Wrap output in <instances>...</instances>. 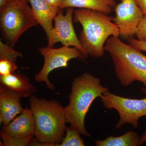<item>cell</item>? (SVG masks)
I'll list each match as a JSON object with an SVG mask.
<instances>
[{
	"label": "cell",
	"mask_w": 146,
	"mask_h": 146,
	"mask_svg": "<svg viewBox=\"0 0 146 146\" xmlns=\"http://www.w3.org/2000/svg\"><path fill=\"white\" fill-rule=\"evenodd\" d=\"M73 21L82 27L79 39L87 57H102L107 39L111 36H120L119 29L112 17L97 11L78 9L74 11Z\"/></svg>",
	"instance_id": "obj_1"
},
{
	"label": "cell",
	"mask_w": 146,
	"mask_h": 146,
	"mask_svg": "<svg viewBox=\"0 0 146 146\" xmlns=\"http://www.w3.org/2000/svg\"><path fill=\"white\" fill-rule=\"evenodd\" d=\"M29 101L35 141L42 146H59L67 128L64 108L57 101L46 100L33 95L29 97Z\"/></svg>",
	"instance_id": "obj_2"
},
{
	"label": "cell",
	"mask_w": 146,
	"mask_h": 146,
	"mask_svg": "<svg viewBox=\"0 0 146 146\" xmlns=\"http://www.w3.org/2000/svg\"><path fill=\"white\" fill-rule=\"evenodd\" d=\"M104 50L112 58L121 85L127 87L134 82H140L144 86L141 91L146 95V56L133 46L123 42L118 36L110 37Z\"/></svg>",
	"instance_id": "obj_3"
},
{
	"label": "cell",
	"mask_w": 146,
	"mask_h": 146,
	"mask_svg": "<svg viewBox=\"0 0 146 146\" xmlns=\"http://www.w3.org/2000/svg\"><path fill=\"white\" fill-rule=\"evenodd\" d=\"M108 91L99 78L90 73H83L74 79L69 104L64 108L67 123L77 128L82 135L91 137L85 127V117L94 100Z\"/></svg>",
	"instance_id": "obj_4"
},
{
	"label": "cell",
	"mask_w": 146,
	"mask_h": 146,
	"mask_svg": "<svg viewBox=\"0 0 146 146\" xmlns=\"http://www.w3.org/2000/svg\"><path fill=\"white\" fill-rule=\"evenodd\" d=\"M38 24L31 8L25 0H17L0 13L2 36L6 44L13 48L25 32Z\"/></svg>",
	"instance_id": "obj_5"
},
{
	"label": "cell",
	"mask_w": 146,
	"mask_h": 146,
	"mask_svg": "<svg viewBox=\"0 0 146 146\" xmlns=\"http://www.w3.org/2000/svg\"><path fill=\"white\" fill-rule=\"evenodd\" d=\"M103 106L107 109H115L119 115V120L116 125L121 128L127 123L135 128L139 127V119L146 116V98L141 99L127 98L117 96L109 91L100 97Z\"/></svg>",
	"instance_id": "obj_6"
},
{
	"label": "cell",
	"mask_w": 146,
	"mask_h": 146,
	"mask_svg": "<svg viewBox=\"0 0 146 146\" xmlns=\"http://www.w3.org/2000/svg\"><path fill=\"white\" fill-rule=\"evenodd\" d=\"M39 51L44 61L42 70L35 76V79L38 82H44L47 87L52 91L55 88L49 80V74L55 69L68 67V62L71 59H84L85 58L82 52L74 47L63 46L58 48L42 47Z\"/></svg>",
	"instance_id": "obj_7"
},
{
	"label": "cell",
	"mask_w": 146,
	"mask_h": 146,
	"mask_svg": "<svg viewBox=\"0 0 146 146\" xmlns=\"http://www.w3.org/2000/svg\"><path fill=\"white\" fill-rule=\"evenodd\" d=\"M74 8H67L65 15L60 9L54 18V26L50 33L47 47L52 48L56 43L60 42L63 46H73L78 48L86 57V52L77 36L73 26Z\"/></svg>",
	"instance_id": "obj_8"
},
{
	"label": "cell",
	"mask_w": 146,
	"mask_h": 146,
	"mask_svg": "<svg viewBox=\"0 0 146 146\" xmlns=\"http://www.w3.org/2000/svg\"><path fill=\"white\" fill-rule=\"evenodd\" d=\"M115 11L116 15L112 21L119 29L121 38L127 40L133 37L144 16L135 0H122Z\"/></svg>",
	"instance_id": "obj_9"
},
{
	"label": "cell",
	"mask_w": 146,
	"mask_h": 146,
	"mask_svg": "<svg viewBox=\"0 0 146 146\" xmlns=\"http://www.w3.org/2000/svg\"><path fill=\"white\" fill-rule=\"evenodd\" d=\"M35 123L30 109L24 110L20 115L7 125H3L1 135L20 139L34 135Z\"/></svg>",
	"instance_id": "obj_10"
},
{
	"label": "cell",
	"mask_w": 146,
	"mask_h": 146,
	"mask_svg": "<svg viewBox=\"0 0 146 146\" xmlns=\"http://www.w3.org/2000/svg\"><path fill=\"white\" fill-rule=\"evenodd\" d=\"M22 97L18 93L3 86L0 87V123L7 125L24 109L21 104Z\"/></svg>",
	"instance_id": "obj_11"
},
{
	"label": "cell",
	"mask_w": 146,
	"mask_h": 146,
	"mask_svg": "<svg viewBox=\"0 0 146 146\" xmlns=\"http://www.w3.org/2000/svg\"><path fill=\"white\" fill-rule=\"evenodd\" d=\"M33 15L46 34L47 38L53 29L52 22L60 9L48 3L45 0H28Z\"/></svg>",
	"instance_id": "obj_12"
},
{
	"label": "cell",
	"mask_w": 146,
	"mask_h": 146,
	"mask_svg": "<svg viewBox=\"0 0 146 146\" xmlns=\"http://www.w3.org/2000/svg\"><path fill=\"white\" fill-rule=\"evenodd\" d=\"M0 82L2 85L18 93L22 97H30L37 90L30 82L28 78L20 73L0 76Z\"/></svg>",
	"instance_id": "obj_13"
},
{
	"label": "cell",
	"mask_w": 146,
	"mask_h": 146,
	"mask_svg": "<svg viewBox=\"0 0 146 146\" xmlns=\"http://www.w3.org/2000/svg\"><path fill=\"white\" fill-rule=\"evenodd\" d=\"M115 0H64L60 8L87 9L110 14L116 6Z\"/></svg>",
	"instance_id": "obj_14"
},
{
	"label": "cell",
	"mask_w": 146,
	"mask_h": 146,
	"mask_svg": "<svg viewBox=\"0 0 146 146\" xmlns=\"http://www.w3.org/2000/svg\"><path fill=\"white\" fill-rule=\"evenodd\" d=\"M140 136L136 132L127 131L119 136H111L103 140L96 141L97 146H139Z\"/></svg>",
	"instance_id": "obj_15"
},
{
	"label": "cell",
	"mask_w": 146,
	"mask_h": 146,
	"mask_svg": "<svg viewBox=\"0 0 146 146\" xmlns=\"http://www.w3.org/2000/svg\"><path fill=\"white\" fill-rule=\"evenodd\" d=\"M66 135L59 146H84V141L80 136V132L76 128L70 125L67 127Z\"/></svg>",
	"instance_id": "obj_16"
},
{
	"label": "cell",
	"mask_w": 146,
	"mask_h": 146,
	"mask_svg": "<svg viewBox=\"0 0 146 146\" xmlns=\"http://www.w3.org/2000/svg\"><path fill=\"white\" fill-rule=\"evenodd\" d=\"M23 57L22 53L13 50V48L0 40V59H6L15 62L18 57Z\"/></svg>",
	"instance_id": "obj_17"
},
{
	"label": "cell",
	"mask_w": 146,
	"mask_h": 146,
	"mask_svg": "<svg viewBox=\"0 0 146 146\" xmlns=\"http://www.w3.org/2000/svg\"><path fill=\"white\" fill-rule=\"evenodd\" d=\"M4 146H27L29 145L34 135H31L25 138L17 139L6 137L1 135Z\"/></svg>",
	"instance_id": "obj_18"
},
{
	"label": "cell",
	"mask_w": 146,
	"mask_h": 146,
	"mask_svg": "<svg viewBox=\"0 0 146 146\" xmlns=\"http://www.w3.org/2000/svg\"><path fill=\"white\" fill-rule=\"evenodd\" d=\"M18 69L16 62L8 59H0V76L13 74Z\"/></svg>",
	"instance_id": "obj_19"
},
{
	"label": "cell",
	"mask_w": 146,
	"mask_h": 146,
	"mask_svg": "<svg viewBox=\"0 0 146 146\" xmlns=\"http://www.w3.org/2000/svg\"><path fill=\"white\" fill-rule=\"evenodd\" d=\"M138 39L146 40V15H144L138 24L136 33Z\"/></svg>",
	"instance_id": "obj_20"
},
{
	"label": "cell",
	"mask_w": 146,
	"mask_h": 146,
	"mask_svg": "<svg viewBox=\"0 0 146 146\" xmlns=\"http://www.w3.org/2000/svg\"><path fill=\"white\" fill-rule=\"evenodd\" d=\"M129 44L133 46L140 51L146 52V40H141L134 39L133 37L127 39Z\"/></svg>",
	"instance_id": "obj_21"
},
{
	"label": "cell",
	"mask_w": 146,
	"mask_h": 146,
	"mask_svg": "<svg viewBox=\"0 0 146 146\" xmlns=\"http://www.w3.org/2000/svg\"><path fill=\"white\" fill-rule=\"evenodd\" d=\"M16 1L17 0H0V13L7 9Z\"/></svg>",
	"instance_id": "obj_22"
},
{
	"label": "cell",
	"mask_w": 146,
	"mask_h": 146,
	"mask_svg": "<svg viewBox=\"0 0 146 146\" xmlns=\"http://www.w3.org/2000/svg\"><path fill=\"white\" fill-rule=\"evenodd\" d=\"M136 3L144 15H146V0H135Z\"/></svg>",
	"instance_id": "obj_23"
},
{
	"label": "cell",
	"mask_w": 146,
	"mask_h": 146,
	"mask_svg": "<svg viewBox=\"0 0 146 146\" xmlns=\"http://www.w3.org/2000/svg\"><path fill=\"white\" fill-rule=\"evenodd\" d=\"M45 1L51 5L60 8V7L64 2V0H45Z\"/></svg>",
	"instance_id": "obj_24"
},
{
	"label": "cell",
	"mask_w": 146,
	"mask_h": 146,
	"mask_svg": "<svg viewBox=\"0 0 146 146\" xmlns=\"http://www.w3.org/2000/svg\"><path fill=\"white\" fill-rule=\"evenodd\" d=\"M146 142V131H145L141 136H140V141H139V146L143 145L144 143Z\"/></svg>",
	"instance_id": "obj_25"
},
{
	"label": "cell",
	"mask_w": 146,
	"mask_h": 146,
	"mask_svg": "<svg viewBox=\"0 0 146 146\" xmlns=\"http://www.w3.org/2000/svg\"><path fill=\"white\" fill-rule=\"evenodd\" d=\"M25 1H28V0H25Z\"/></svg>",
	"instance_id": "obj_26"
}]
</instances>
